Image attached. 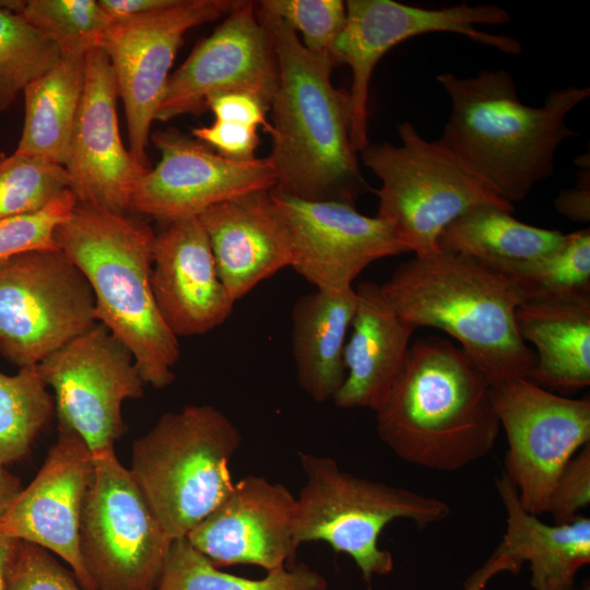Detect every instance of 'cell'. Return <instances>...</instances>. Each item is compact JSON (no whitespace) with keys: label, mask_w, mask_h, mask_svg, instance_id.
<instances>
[{"label":"cell","mask_w":590,"mask_h":590,"mask_svg":"<svg viewBox=\"0 0 590 590\" xmlns=\"http://www.w3.org/2000/svg\"><path fill=\"white\" fill-rule=\"evenodd\" d=\"M67 189L63 166L15 151L0 158V220L38 210Z\"/></svg>","instance_id":"cell-34"},{"label":"cell","mask_w":590,"mask_h":590,"mask_svg":"<svg viewBox=\"0 0 590 590\" xmlns=\"http://www.w3.org/2000/svg\"><path fill=\"white\" fill-rule=\"evenodd\" d=\"M93 456L73 429L58 437L37 475L0 519V536L39 545L60 556L85 590H96L80 553L79 528Z\"/></svg>","instance_id":"cell-19"},{"label":"cell","mask_w":590,"mask_h":590,"mask_svg":"<svg viewBox=\"0 0 590 590\" xmlns=\"http://www.w3.org/2000/svg\"><path fill=\"white\" fill-rule=\"evenodd\" d=\"M60 58L59 48L22 14L0 10V111Z\"/></svg>","instance_id":"cell-31"},{"label":"cell","mask_w":590,"mask_h":590,"mask_svg":"<svg viewBox=\"0 0 590 590\" xmlns=\"http://www.w3.org/2000/svg\"><path fill=\"white\" fill-rule=\"evenodd\" d=\"M21 14L59 48L61 56H85L98 48L110 24L95 0H26Z\"/></svg>","instance_id":"cell-32"},{"label":"cell","mask_w":590,"mask_h":590,"mask_svg":"<svg viewBox=\"0 0 590 590\" xmlns=\"http://www.w3.org/2000/svg\"><path fill=\"white\" fill-rule=\"evenodd\" d=\"M216 120L262 127L269 133L271 123L267 120L269 107L257 96L243 92H227L211 96L206 102Z\"/></svg>","instance_id":"cell-40"},{"label":"cell","mask_w":590,"mask_h":590,"mask_svg":"<svg viewBox=\"0 0 590 590\" xmlns=\"http://www.w3.org/2000/svg\"><path fill=\"white\" fill-rule=\"evenodd\" d=\"M92 456L79 528L84 567L96 590H155L173 540L114 448Z\"/></svg>","instance_id":"cell-9"},{"label":"cell","mask_w":590,"mask_h":590,"mask_svg":"<svg viewBox=\"0 0 590 590\" xmlns=\"http://www.w3.org/2000/svg\"><path fill=\"white\" fill-rule=\"evenodd\" d=\"M52 397L37 366L0 371V463L22 458L51 416Z\"/></svg>","instance_id":"cell-30"},{"label":"cell","mask_w":590,"mask_h":590,"mask_svg":"<svg viewBox=\"0 0 590 590\" xmlns=\"http://www.w3.org/2000/svg\"><path fill=\"white\" fill-rule=\"evenodd\" d=\"M398 133L399 145L369 142L359 155L380 180L376 216L408 252L418 257L439 252L442 231L473 206L515 211L471 167L438 140L424 139L412 122L398 125Z\"/></svg>","instance_id":"cell-7"},{"label":"cell","mask_w":590,"mask_h":590,"mask_svg":"<svg viewBox=\"0 0 590 590\" xmlns=\"http://www.w3.org/2000/svg\"><path fill=\"white\" fill-rule=\"evenodd\" d=\"M236 0H172L167 5L110 22L98 48L107 55L125 106L129 151L150 169V130L169 70L190 28L226 16Z\"/></svg>","instance_id":"cell-13"},{"label":"cell","mask_w":590,"mask_h":590,"mask_svg":"<svg viewBox=\"0 0 590 590\" xmlns=\"http://www.w3.org/2000/svg\"><path fill=\"white\" fill-rule=\"evenodd\" d=\"M257 9L300 33V43L309 52L329 59L346 16L345 2L341 0H262Z\"/></svg>","instance_id":"cell-35"},{"label":"cell","mask_w":590,"mask_h":590,"mask_svg":"<svg viewBox=\"0 0 590 590\" xmlns=\"http://www.w3.org/2000/svg\"><path fill=\"white\" fill-rule=\"evenodd\" d=\"M219 276L236 303L260 282L292 266V246L270 190L215 204L198 216Z\"/></svg>","instance_id":"cell-22"},{"label":"cell","mask_w":590,"mask_h":590,"mask_svg":"<svg viewBox=\"0 0 590 590\" xmlns=\"http://www.w3.org/2000/svg\"><path fill=\"white\" fill-rule=\"evenodd\" d=\"M14 544L15 540L0 536V590L5 588V575Z\"/></svg>","instance_id":"cell-45"},{"label":"cell","mask_w":590,"mask_h":590,"mask_svg":"<svg viewBox=\"0 0 590 590\" xmlns=\"http://www.w3.org/2000/svg\"><path fill=\"white\" fill-rule=\"evenodd\" d=\"M326 578L306 564L267 571L260 579L225 573L186 538L173 540L155 590H327Z\"/></svg>","instance_id":"cell-29"},{"label":"cell","mask_w":590,"mask_h":590,"mask_svg":"<svg viewBox=\"0 0 590 590\" xmlns=\"http://www.w3.org/2000/svg\"><path fill=\"white\" fill-rule=\"evenodd\" d=\"M436 80L451 103L438 142L511 204L552 176L557 148L578 135L565 118L590 95L589 87L571 85L550 92L543 106L530 107L504 69L470 78L446 72Z\"/></svg>","instance_id":"cell-3"},{"label":"cell","mask_w":590,"mask_h":590,"mask_svg":"<svg viewBox=\"0 0 590 590\" xmlns=\"http://www.w3.org/2000/svg\"><path fill=\"white\" fill-rule=\"evenodd\" d=\"M85 57L61 56L24 88L25 117L16 153L64 167L85 85Z\"/></svg>","instance_id":"cell-28"},{"label":"cell","mask_w":590,"mask_h":590,"mask_svg":"<svg viewBox=\"0 0 590 590\" xmlns=\"http://www.w3.org/2000/svg\"><path fill=\"white\" fill-rule=\"evenodd\" d=\"M292 246V266L316 290L341 292L373 262L408 252L381 219L354 205L270 190Z\"/></svg>","instance_id":"cell-17"},{"label":"cell","mask_w":590,"mask_h":590,"mask_svg":"<svg viewBox=\"0 0 590 590\" xmlns=\"http://www.w3.org/2000/svg\"><path fill=\"white\" fill-rule=\"evenodd\" d=\"M55 392L58 422L73 429L92 453L114 448L123 433L121 405L144 393L131 352L101 322L38 365Z\"/></svg>","instance_id":"cell-14"},{"label":"cell","mask_w":590,"mask_h":590,"mask_svg":"<svg viewBox=\"0 0 590 590\" xmlns=\"http://www.w3.org/2000/svg\"><path fill=\"white\" fill-rule=\"evenodd\" d=\"M491 398L505 430V472L523 508L541 517L568 461L590 444V400L571 399L527 378L491 386Z\"/></svg>","instance_id":"cell-12"},{"label":"cell","mask_w":590,"mask_h":590,"mask_svg":"<svg viewBox=\"0 0 590 590\" xmlns=\"http://www.w3.org/2000/svg\"><path fill=\"white\" fill-rule=\"evenodd\" d=\"M511 276L526 298L555 297L590 292V231L565 234L553 252Z\"/></svg>","instance_id":"cell-33"},{"label":"cell","mask_w":590,"mask_h":590,"mask_svg":"<svg viewBox=\"0 0 590 590\" xmlns=\"http://www.w3.org/2000/svg\"><path fill=\"white\" fill-rule=\"evenodd\" d=\"M495 487L506 514V530L494 550L519 566L528 563L532 590H575L576 577L590 563V519L577 516L548 524L527 511L503 473Z\"/></svg>","instance_id":"cell-25"},{"label":"cell","mask_w":590,"mask_h":590,"mask_svg":"<svg viewBox=\"0 0 590 590\" xmlns=\"http://www.w3.org/2000/svg\"><path fill=\"white\" fill-rule=\"evenodd\" d=\"M278 85V64L271 36L253 1L236 7L206 38L200 40L167 80L154 120L200 115L216 94L243 92L270 109Z\"/></svg>","instance_id":"cell-16"},{"label":"cell","mask_w":590,"mask_h":590,"mask_svg":"<svg viewBox=\"0 0 590 590\" xmlns=\"http://www.w3.org/2000/svg\"><path fill=\"white\" fill-rule=\"evenodd\" d=\"M76 203L67 189L38 210L0 220V262L33 251L60 249L56 232Z\"/></svg>","instance_id":"cell-36"},{"label":"cell","mask_w":590,"mask_h":590,"mask_svg":"<svg viewBox=\"0 0 590 590\" xmlns=\"http://www.w3.org/2000/svg\"><path fill=\"white\" fill-rule=\"evenodd\" d=\"M354 287L316 290L292 309V352L299 387L317 403L333 400L345 379L344 347L355 314Z\"/></svg>","instance_id":"cell-26"},{"label":"cell","mask_w":590,"mask_h":590,"mask_svg":"<svg viewBox=\"0 0 590 590\" xmlns=\"http://www.w3.org/2000/svg\"><path fill=\"white\" fill-rule=\"evenodd\" d=\"M345 10V22L330 56L335 66L347 64L352 70L350 138L356 153L369 143L368 95L373 71L396 45L425 33L449 32L505 54L517 55L522 50L514 37L476 28L480 24L502 25L510 21L509 13L495 4L460 3L430 10L392 0H347Z\"/></svg>","instance_id":"cell-11"},{"label":"cell","mask_w":590,"mask_h":590,"mask_svg":"<svg viewBox=\"0 0 590 590\" xmlns=\"http://www.w3.org/2000/svg\"><path fill=\"white\" fill-rule=\"evenodd\" d=\"M172 0H98L109 22L119 21L167 5Z\"/></svg>","instance_id":"cell-42"},{"label":"cell","mask_w":590,"mask_h":590,"mask_svg":"<svg viewBox=\"0 0 590 590\" xmlns=\"http://www.w3.org/2000/svg\"><path fill=\"white\" fill-rule=\"evenodd\" d=\"M590 504V444L583 446L557 477L547 512L554 523L573 521Z\"/></svg>","instance_id":"cell-38"},{"label":"cell","mask_w":590,"mask_h":590,"mask_svg":"<svg viewBox=\"0 0 590 590\" xmlns=\"http://www.w3.org/2000/svg\"><path fill=\"white\" fill-rule=\"evenodd\" d=\"M4 590H85L48 550L15 540Z\"/></svg>","instance_id":"cell-37"},{"label":"cell","mask_w":590,"mask_h":590,"mask_svg":"<svg viewBox=\"0 0 590 590\" xmlns=\"http://www.w3.org/2000/svg\"><path fill=\"white\" fill-rule=\"evenodd\" d=\"M150 138L161 160L137 181L129 210L162 223L198 217L215 204L276 186L268 157L228 158L175 128Z\"/></svg>","instance_id":"cell-15"},{"label":"cell","mask_w":590,"mask_h":590,"mask_svg":"<svg viewBox=\"0 0 590 590\" xmlns=\"http://www.w3.org/2000/svg\"><path fill=\"white\" fill-rule=\"evenodd\" d=\"M516 326L536 347L529 380L563 396L590 385V292L527 298Z\"/></svg>","instance_id":"cell-24"},{"label":"cell","mask_w":590,"mask_h":590,"mask_svg":"<svg viewBox=\"0 0 590 590\" xmlns=\"http://www.w3.org/2000/svg\"><path fill=\"white\" fill-rule=\"evenodd\" d=\"M357 303L344 347L345 379L333 398L340 409H370L384 402L399 378L416 328L388 302L380 285L354 287Z\"/></svg>","instance_id":"cell-23"},{"label":"cell","mask_w":590,"mask_h":590,"mask_svg":"<svg viewBox=\"0 0 590 590\" xmlns=\"http://www.w3.org/2000/svg\"><path fill=\"white\" fill-rule=\"evenodd\" d=\"M380 290L416 329L433 327L457 340L491 386L528 379L535 353L517 330L516 310L527 298L511 275L439 251L402 262Z\"/></svg>","instance_id":"cell-4"},{"label":"cell","mask_w":590,"mask_h":590,"mask_svg":"<svg viewBox=\"0 0 590 590\" xmlns=\"http://www.w3.org/2000/svg\"><path fill=\"white\" fill-rule=\"evenodd\" d=\"M21 491L19 479L0 463V519L10 509Z\"/></svg>","instance_id":"cell-44"},{"label":"cell","mask_w":590,"mask_h":590,"mask_svg":"<svg viewBox=\"0 0 590 590\" xmlns=\"http://www.w3.org/2000/svg\"><path fill=\"white\" fill-rule=\"evenodd\" d=\"M237 426L212 405L163 414L132 447L130 472L172 540L187 534L232 492Z\"/></svg>","instance_id":"cell-6"},{"label":"cell","mask_w":590,"mask_h":590,"mask_svg":"<svg viewBox=\"0 0 590 590\" xmlns=\"http://www.w3.org/2000/svg\"><path fill=\"white\" fill-rule=\"evenodd\" d=\"M191 132L194 139L233 160L255 158L260 143L256 127L231 121L215 119L212 125L193 128Z\"/></svg>","instance_id":"cell-39"},{"label":"cell","mask_w":590,"mask_h":590,"mask_svg":"<svg viewBox=\"0 0 590 590\" xmlns=\"http://www.w3.org/2000/svg\"><path fill=\"white\" fill-rule=\"evenodd\" d=\"M151 285L157 308L178 337L223 324L235 302L225 290L198 217L163 223L152 245Z\"/></svg>","instance_id":"cell-21"},{"label":"cell","mask_w":590,"mask_h":590,"mask_svg":"<svg viewBox=\"0 0 590 590\" xmlns=\"http://www.w3.org/2000/svg\"><path fill=\"white\" fill-rule=\"evenodd\" d=\"M154 234L126 213L76 203L56 240L87 280L97 322L131 352L145 385L165 388L175 380L180 349L152 291Z\"/></svg>","instance_id":"cell-5"},{"label":"cell","mask_w":590,"mask_h":590,"mask_svg":"<svg viewBox=\"0 0 590 590\" xmlns=\"http://www.w3.org/2000/svg\"><path fill=\"white\" fill-rule=\"evenodd\" d=\"M296 497L280 483L248 475L186 536L217 568L250 564L266 571L293 566Z\"/></svg>","instance_id":"cell-20"},{"label":"cell","mask_w":590,"mask_h":590,"mask_svg":"<svg viewBox=\"0 0 590 590\" xmlns=\"http://www.w3.org/2000/svg\"><path fill=\"white\" fill-rule=\"evenodd\" d=\"M118 85L107 55L85 57V85L64 168L78 203L126 213L137 181L149 170L126 149L118 125Z\"/></svg>","instance_id":"cell-18"},{"label":"cell","mask_w":590,"mask_h":590,"mask_svg":"<svg viewBox=\"0 0 590 590\" xmlns=\"http://www.w3.org/2000/svg\"><path fill=\"white\" fill-rule=\"evenodd\" d=\"M521 566L512 559L493 552L485 563L464 581L463 590H485L488 582L502 573L519 574Z\"/></svg>","instance_id":"cell-41"},{"label":"cell","mask_w":590,"mask_h":590,"mask_svg":"<svg viewBox=\"0 0 590 590\" xmlns=\"http://www.w3.org/2000/svg\"><path fill=\"white\" fill-rule=\"evenodd\" d=\"M555 206L566 217L578 222L589 221V187L582 185L569 191H564L555 201Z\"/></svg>","instance_id":"cell-43"},{"label":"cell","mask_w":590,"mask_h":590,"mask_svg":"<svg viewBox=\"0 0 590 590\" xmlns=\"http://www.w3.org/2000/svg\"><path fill=\"white\" fill-rule=\"evenodd\" d=\"M274 47L278 85L270 104L274 190L307 201L355 206L369 190L351 144L349 91L331 82L335 66L309 52L279 17L257 9Z\"/></svg>","instance_id":"cell-1"},{"label":"cell","mask_w":590,"mask_h":590,"mask_svg":"<svg viewBox=\"0 0 590 590\" xmlns=\"http://www.w3.org/2000/svg\"><path fill=\"white\" fill-rule=\"evenodd\" d=\"M375 414L378 437L397 457L440 472L486 457L500 430L485 376L459 346L436 335L410 346Z\"/></svg>","instance_id":"cell-2"},{"label":"cell","mask_w":590,"mask_h":590,"mask_svg":"<svg viewBox=\"0 0 590 590\" xmlns=\"http://www.w3.org/2000/svg\"><path fill=\"white\" fill-rule=\"evenodd\" d=\"M96 322L92 288L61 249L0 262V354L10 363L37 366Z\"/></svg>","instance_id":"cell-10"},{"label":"cell","mask_w":590,"mask_h":590,"mask_svg":"<svg viewBox=\"0 0 590 590\" xmlns=\"http://www.w3.org/2000/svg\"><path fill=\"white\" fill-rule=\"evenodd\" d=\"M298 458L306 482L296 497V545L329 544L353 559L367 583L393 569L391 553L378 544L389 523L405 519L426 528L450 515L439 498L354 475L331 457L299 452Z\"/></svg>","instance_id":"cell-8"},{"label":"cell","mask_w":590,"mask_h":590,"mask_svg":"<svg viewBox=\"0 0 590 590\" xmlns=\"http://www.w3.org/2000/svg\"><path fill=\"white\" fill-rule=\"evenodd\" d=\"M564 238L559 231L532 226L500 208L480 204L452 221L438 246L511 275L556 250Z\"/></svg>","instance_id":"cell-27"}]
</instances>
